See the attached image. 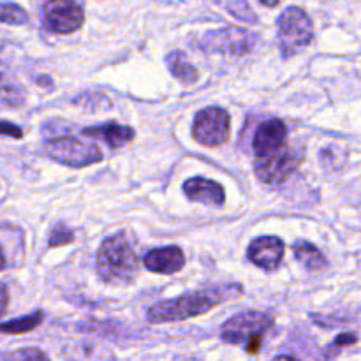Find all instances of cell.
Masks as SVG:
<instances>
[{
  "mask_svg": "<svg viewBox=\"0 0 361 361\" xmlns=\"http://www.w3.org/2000/svg\"><path fill=\"white\" fill-rule=\"evenodd\" d=\"M166 62H168L169 71L173 73V76L182 80L183 83H194V81L197 80V71L194 69V66L187 60V56L183 55V53L180 51L169 53Z\"/></svg>",
  "mask_w": 361,
  "mask_h": 361,
  "instance_id": "cell-14",
  "label": "cell"
},
{
  "mask_svg": "<svg viewBox=\"0 0 361 361\" xmlns=\"http://www.w3.org/2000/svg\"><path fill=\"white\" fill-rule=\"evenodd\" d=\"M42 319H44V314H42L41 310H37V312L30 314V316L20 317V319H13L9 321V323H2L0 324V334H7V335L27 334V331L35 330V328L42 323Z\"/></svg>",
  "mask_w": 361,
  "mask_h": 361,
  "instance_id": "cell-16",
  "label": "cell"
},
{
  "mask_svg": "<svg viewBox=\"0 0 361 361\" xmlns=\"http://www.w3.org/2000/svg\"><path fill=\"white\" fill-rule=\"evenodd\" d=\"M192 136L203 147L215 148L229 140V113L219 106H210L196 113Z\"/></svg>",
  "mask_w": 361,
  "mask_h": 361,
  "instance_id": "cell-6",
  "label": "cell"
},
{
  "mask_svg": "<svg viewBox=\"0 0 361 361\" xmlns=\"http://www.w3.org/2000/svg\"><path fill=\"white\" fill-rule=\"evenodd\" d=\"M44 154L59 164L71 166V168H85L102 161L101 150L95 145L73 136L49 140L44 145Z\"/></svg>",
  "mask_w": 361,
  "mask_h": 361,
  "instance_id": "cell-3",
  "label": "cell"
},
{
  "mask_svg": "<svg viewBox=\"0 0 361 361\" xmlns=\"http://www.w3.org/2000/svg\"><path fill=\"white\" fill-rule=\"evenodd\" d=\"M143 261L145 267L154 274L173 275L182 270L185 257L178 247H159V249L150 250Z\"/></svg>",
  "mask_w": 361,
  "mask_h": 361,
  "instance_id": "cell-12",
  "label": "cell"
},
{
  "mask_svg": "<svg viewBox=\"0 0 361 361\" xmlns=\"http://www.w3.org/2000/svg\"><path fill=\"white\" fill-rule=\"evenodd\" d=\"M261 4H264L268 7H275L279 4V0H261Z\"/></svg>",
  "mask_w": 361,
  "mask_h": 361,
  "instance_id": "cell-24",
  "label": "cell"
},
{
  "mask_svg": "<svg viewBox=\"0 0 361 361\" xmlns=\"http://www.w3.org/2000/svg\"><path fill=\"white\" fill-rule=\"evenodd\" d=\"M293 250H295L296 259H298L300 263L305 264L307 268H310V270H321V268L326 264V259H324V256L321 254V250L317 249L314 243L298 242V243H295Z\"/></svg>",
  "mask_w": 361,
  "mask_h": 361,
  "instance_id": "cell-15",
  "label": "cell"
},
{
  "mask_svg": "<svg viewBox=\"0 0 361 361\" xmlns=\"http://www.w3.org/2000/svg\"><path fill=\"white\" fill-rule=\"evenodd\" d=\"M23 104V95H21L20 88L14 87L9 80L0 76V106L6 108H13V106Z\"/></svg>",
  "mask_w": 361,
  "mask_h": 361,
  "instance_id": "cell-17",
  "label": "cell"
},
{
  "mask_svg": "<svg viewBox=\"0 0 361 361\" xmlns=\"http://www.w3.org/2000/svg\"><path fill=\"white\" fill-rule=\"evenodd\" d=\"M279 35H281L282 53L286 56L295 55L312 42V21L303 9L289 7L279 18Z\"/></svg>",
  "mask_w": 361,
  "mask_h": 361,
  "instance_id": "cell-4",
  "label": "cell"
},
{
  "mask_svg": "<svg viewBox=\"0 0 361 361\" xmlns=\"http://www.w3.org/2000/svg\"><path fill=\"white\" fill-rule=\"evenodd\" d=\"M298 159L291 148H284L279 154L264 159H256L254 171L263 183H281L296 169Z\"/></svg>",
  "mask_w": 361,
  "mask_h": 361,
  "instance_id": "cell-9",
  "label": "cell"
},
{
  "mask_svg": "<svg viewBox=\"0 0 361 361\" xmlns=\"http://www.w3.org/2000/svg\"><path fill=\"white\" fill-rule=\"evenodd\" d=\"M254 154L256 159L270 157L288 148V127L282 120L271 118L261 123L254 134Z\"/></svg>",
  "mask_w": 361,
  "mask_h": 361,
  "instance_id": "cell-8",
  "label": "cell"
},
{
  "mask_svg": "<svg viewBox=\"0 0 361 361\" xmlns=\"http://www.w3.org/2000/svg\"><path fill=\"white\" fill-rule=\"evenodd\" d=\"M356 341H358V337H356L355 334H342L341 337L335 338L334 345H335V348H342V345H351V344H355Z\"/></svg>",
  "mask_w": 361,
  "mask_h": 361,
  "instance_id": "cell-22",
  "label": "cell"
},
{
  "mask_svg": "<svg viewBox=\"0 0 361 361\" xmlns=\"http://www.w3.org/2000/svg\"><path fill=\"white\" fill-rule=\"evenodd\" d=\"M7 305H9V291L4 284H0V317L7 312Z\"/></svg>",
  "mask_w": 361,
  "mask_h": 361,
  "instance_id": "cell-23",
  "label": "cell"
},
{
  "mask_svg": "<svg viewBox=\"0 0 361 361\" xmlns=\"http://www.w3.org/2000/svg\"><path fill=\"white\" fill-rule=\"evenodd\" d=\"M183 192L189 200L212 204V207H222L226 201V194L221 183L203 178V176H194V178L187 180L183 183Z\"/></svg>",
  "mask_w": 361,
  "mask_h": 361,
  "instance_id": "cell-11",
  "label": "cell"
},
{
  "mask_svg": "<svg viewBox=\"0 0 361 361\" xmlns=\"http://www.w3.org/2000/svg\"><path fill=\"white\" fill-rule=\"evenodd\" d=\"M274 361H298V360L293 358V356H279V358H275Z\"/></svg>",
  "mask_w": 361,
  "mask_h": 361,
  "instance_id": "cell-25",
  "label": "cell"
},
{
  "mask_svg": "<svg viewBox=\"0 0 361 361\" xmlns=\"http://www.w3.org/2000/svg\"><path fill=\"white\" fill-rule=\"evenodd\" d=\"M83 136L101 137L111 148H120L126 143H130L134 140V136H136V133L129 126H120L116 122H106L104 126L87 127V129H83Z\"/></svg>",
  "mask_w": 361,
  "mask_h": 361,
  "instance_id": "cell-13",
  "label": "cell"
},
{
  "mask_svg": "<svg viewBox=\"0 0 361 361\" xmlns=\"http://www.w3.org/2000/svg\"><path fill=\"white\" fill-rule=\"evenodd\" d=\"M284 257V243L275 236H261L249 245V259L264 270H275Z\"/></svg>",
  "mask_w": 361,
  "mask_h": 361,
  "instance_id": "cell-10",
  "label": "cell"
},
{
  "mask_svg": "<svg viewBox=\"0 0 361 361\" xmlns=\"http://www.w3.org/2000/svg\"><path fill=\"white\" fill-rule=\"evenodd\" d=\"M0 136H9L14 137V140H20V137H23V130L18 126H14V123L0 120Z\"/></svg>",
  "mask_w": 361,
  "mask_h": 361,
  "instance_id": "cell-21",
  "label": "cell"
},
{
  "mask_svg": "<svg viewBox=\"0 0 361 361\" xmlns=\"http://www.w3.org/2000/svg\"><path fill=\"white\" fill-rule=\"evenodd\" d=\"M74 235L71 229H67L66 226H56L55 229L51 231V235H49V247H62V245H67V243L73 242Z\"/></svg>",
  "mask_w": 361,
  "mask_h": 361,
  "instance_id": "cell-20",
  "label": "cell"
},
{
  "mask_svg": "<svg viewBox=\"0 0 361 361\" xmlns=\"http://www.w3.org/2000/svg\"><path fill=\"white\" fill-rule=\"evenodd\" d=\"M4 361H49V358L46 356V353L41 351V349L25 348L9 353Z\"/></svg>",
  "mask_w": 361,
  "mask_h": 361,
  "instance_id": "cell-19",
  "label": "cell"
},
{
  "mask_svg": "<svg viewBox=\"0 0 361 361\" xmlns=\"http://www.w3.org/2000/svg\"><path fill=\"white\" fill-rule=\"evenodd\" d=\"M4 268H6V257H4L2 249H0V271H2Z\"/></svg>",
  "mask_w": 361,
  "mask_h": 361,
  "instance_id": "cell-26",
  "label": "cell"
},
{
  "mask_svg": "<svg viewBox=\"0 0 361 361\" xmlns=\"http://www.w3.org/2000/svg\"><path fill=\"white\" fill-rule=\"evenodd\" d=\"M137 259L126 235L109 236L97 252V274L108 284H126L136 275Z\"/></svg>",
  "mask_w": 361,
  "mask_h": 361,
  "instance_id": "cell-1",
  "label": "cell"
},
{
  "mask_svg": "<svg viewBox=\"0 0 361 361\" xmlns=\"http://www.w3.org/2000/svg\"><path fill=\"white\" fill-rule=\"evenodd\" d=\"M0 21L9 25H23L28 21V14L16 4H0Z\"/></svg>",
  "mask_w": 361,
  "mask_h": 361,
  "instance_id": "cell-18",
  "label": "cell"
},
{
  "mask_svg": "<svg viewBox=\"0 0 361 361\" xmlns=\"http://www.w3.org/2000/svg\"><path fill=\"white\" fill-rule=\"evenodd\" d=\"M274 328V317L264 312H243L226 321L221 338L228 344H247L252 338H263Z\"/></svg>",
  "mask_w": 361,
  "mask_h": 361,
  "instance_id": "cell-5",
  "label": "cell"
},
{
  "mask_svg": "<svg viewBox=\"0 0 361 361\" xmlns=\"http://www.w3.org/2000/svg\"><path fill=\"white\" fill-rule=\"evenodd\" d=\"M83 9L74 0H48L44 4V27L55 34H71L83 25Z\"/></svg>",
  "mask_w": 361,
  "mask_h": 361,
  "instance_id": "cell-7",
  "label": "cell"
},
{
  "mask_svg": "<svg viewBox=\"0 0 361 361\" xmlns=\"http://www.w3.org/2000/svg\"><path fill=\"white\" fill-rule=\"evenodd\" d=\"M221 300L212 293H192L183 295L178 298L166 300V302L155 303L148 309V321L155 324L175 323V321L189 319V317L203 316L208 310L214 309Z\"/></svg>",
  "mask_w": 361,
  "mask_h": 361,
  "instance_id": "cell-2",
  "label": "cell"
}]
</instances>
